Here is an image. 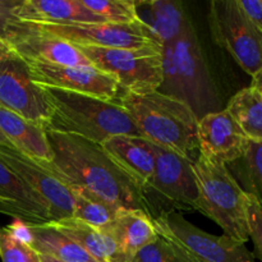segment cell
Returning <instances> with one entry per match:
<instances>
[{
	"label": "cell",
	"instance_id": "cell-1",
	"mask_svg": "<svg viewBox=\"0 0 262 262\" xmlns=\"http://www.w3.org/2000/svg\"><path fill=\"white\" fill-rule=\"evenodd\" d=\"M53 160L40 163L71 189H79L118 209L150 214L143 189L101 145L78 136L46 129Z\"/></svg>",
	"mask_w": 262,
	"mask_h": 262
},
{
	"label": "cell",
	"instance_id": "cell-2",
	"mask_svg": "<svg viewBox=\"0 0 262 262\" xmlns=\"http://www.w3.org/2000/svg\"><path fill=\"white\" fill-rule=\"evenodd\" d=\"M163 79L158 91L179 100L201 119L224 110L193 23L182 35L161 46Z\"/></svg>",
	"mask_w": 262,
	"mask_h": 262
},
{
	"label": "cell",
	"instance_id": "cell-3",
	"mask_svg": "<svg viewBox=\"0 0 262 262\" xmlns=\"http://www.w3.org/2000/svg\"><path fill=\"white\" fill-rule=\"evenodd\" d=\"M115 101L130 115L141 138L196 160L199 119L188 105L159 91L142 95L119 91Z\"/></svg>",
	"mask_w": 262,
	"mask_h": 262
},
{
	"label": "cell",
	"instance_id": "cell-4",
	"mask_svg": "<svg viewBox=\"0 0 262 262\" xmlns=\"http://www.w3.org/2000/svg\"><path fill=\"white\" fill-rule=\"evenodd\" d=\"M41 89L53 112L46 129L78 136L99 145L115 136L141 138L130 115L117 101L53 87Z\"/></svg>",
	"mask_w": 262,
	"mask_h": 262
},
{
	"label": "cell",
	"instance_id": "cell-5",
	"mask_svg": "<svg viewBox=\"0 0 262 262\" xmlns=\"http://www.w3.org/2000/svg\"><path fill=\"white\" fill-rule=\"evenodd\" d=\"M197 186L194 210L216 223L225 235L245 243L250 239L246 192L227 165L214 163L199 154L192 163Z\"/></svg>",
	"mask_w": 262,
	"mask_h": 262
},
{
	"label": "cell",
	"instance_id": "cell-6",
	"mask_svg": "<svg viewBox=\"0 0 262 262\" xmlns=\"http://www.w3.org/2000/svg\"><path fill=\"white\" fill-rule=\"evenodd\" d=\"M155 158V171L145 197L152 217L176 210H194L197 186L192 163L179 154L145 140Z\"/></svg>",
	"mask_w": 262,
	"mask_h": 262
},
{
	"label": "cell",
	"instance_id": "cell-7",
	"mask_svg": "<svg viewBox=\"0 0 262 262\" xmlns=\"http://www.w3.org/2000/svg\"><path fill=\"white\" fill-rule=\"evenodd\" d=\"M159 235L176 245L191 262H255L245 243L228 235H214L189 223L178 211L154 217Z\"/></svg>",
	"mask_w": 262,
	"mask_h": 262
},
{
	"label": "cell",
	"instance_id": "cell-8",
	"mask_svg": "<svg viewBox=\"0 0 262 262\" xmlns=\"http://www.w3.org/2000/svg\"><path fill=\"white\" fill-rule=\"evenodd\" d=\"M76 46V45H74ZM95 68L113 74L122 92L148 94L158 91L163 79L160 50L112 49L77 45Z\"/></svg>",
	"mask_w": 262,
	"mask_h": 262
},
{
	"label": "cell",
	"instance_id": "cell-9",
	"mask_svg": "<svg viewBox=\"0 0 262 262\" xmlns=\"http://www.w3.org/2000/svg\"><path fill=\"white\" fill-rule=\"evenodd\" d=\"M209 27L214 42L246 73L252 77L262 69V31L246 17L237 0H212Z\"/></svg>",
	"mask_w": 262,
	"mask_h": 262
},
{
	"label": "cell",
	"instance_id": "cell-10",
	"mask_svg": "<svg viewBox=\"0 0 262 262\" xmlns=\"http://www.w3.org/2000/svg\"><path fill=\"white\" fill-rule=\"evenodd\" d=\"M36 30L50 33L68 41L72 45L97 46L112 49H154L161 46L148 37L141 22L132 25H117L110 22L97 23H32Z\"/></svg>",
	"mask_w": 262,
	"mask_h": 262
},
{
	"label": "cell",
	"instance_id": "cell-11",
	"mask_svg": "<svg viewBox=\"0 0 262 262\" xmlns=\"http://www.w3.org/2000/svg\"><path fill=\"white\" fill-rule=\"evenodd\" d=\"M0 107L45 128L53 114L42 89L33 82L27 63L17 54L0 61Z\"/></svg>",
	"mask_w": 262,
	"mask_h": 262
},
{
	"label": "cell",
	"instance_id": "cell-12",
	"mask_svg": "<svg viewBox=\"0 0 262 262\" xmlns=\"http://www.w3.org/2000/svg\"><path fill=\"white\" fill-rule=\"evenodd\" d=\"M0 159L42 200L49 210L50 223L73 216V193L59 177L13 146L0 145Z\"/></svg>",
	"mask_w": 262,
	"mask_h": 262
},
{
	"label": "cell",
	"instance_id": "cell-13",
	"mask_svg": "<svg viewBox=\"0 0 262 262\" xmlns=\"http://www.w3.org/2000/svg\"><path fill=\"white\" fill-rule=\"evenodd\" d=\"M26 63L31 78L40 86L90 95L106 101H115L120 91L118 79L113 74L94 66L71 67L28 60Z\"/></svg>",
	"mask_w": 262,
	"mask_h": 262
},
{
	"label": "cell",
	"instance_id": "cell-14",
	"mask_svg": "<svg viewBox=\"0 0 262 262\" xmlns=\"http://www.w3.org/2000/svg\"><path fill=\"white\" fill-rule=\"evenodd\" d=\"M197 141L200 155L228 166L242 158L250 140L224 109L199 120Z\"/></svg>",
	"mask_w": 262,
	"mask_h": 262
},
{
	"label": "cell",
	"instance_id": "cell-15",
	"mask_svg": "<svg viewBox=\"0 0 262 262\" xmlns=\"http://www.w3.org/2000/svg\"><path fill=\"white\" fill-rule=\"evenodd\" d=\"M0 212L32 224L50 223L49 210L40 197L0 159Z\"/></svg>",
	"mask_w": 262,
	"mask_h": 262
},
{
	"label": "cell",
	"instance_id": "cell-16",
	"mask_svg": "<svg viewBox=\"0 0 262 262\" xmlns=\"http://www.w3.org/2000/svg\"><path fill=\"white\" fill-rule=\"evenodd\" d=\"M135 4L138 20L143 25L148 37L159 46L176 40L191 22L181 2L137 0Z\"/></svg>",
	"mask_w": 262,
	"mask_h": 262
},
{
	"label": "cell",
	"instance_id": "cell-17",
	"mask_svg": "<svg viewBox=\"0 0 262 262\" xmlns=\"http://www.w3.org/2000/svg\"><path fill=\"white\" fill-rule=\"evenodd\" d=\"M113 160L146 192L155 171V158L145 140L140 137L115 136L102 143Z\"/></svg>",
	"mask_w": 262,
	"mask_h": 262
},
{
	"label": "cell",
	"instance_id": "cell-18",
	"mask_svg": "<svg viewBox=\"0 0 262 262\" xmlns=\"http://www.w3.org/2000/svg\"><path fill=\"white\" fill-rule=\"evenodd\" d=\"M101 230L130 258L159 238L154 217L142 210L120 209L114 220Z\"/></svg>",
	"mask_w": 262,
	"mask_h": 262
},
{
	"label": "cell",
	"instance_id": "cell-19",
	"mask_svg": "<svg viewBox=\"0 0 262 262\" xmlns=\"http://www.w3.org/2000/svg\"><path fill=\"white\" fill-rule=\"evenodd\" d=\"M0 130L10 145L23 155L38 163L53 160V150L43 125L0 107Z\"/></svg>",
	"mask_w": 262,
	"mask_h": 262
},
{
	"label": "cell",
	"instance_id": "cell-20",
	"mask_svg": "<svg viewBox=\"0 0 262 262\" xmlns=\"http://www.w3.org/2000/svg\"><path fill=\"white\" fill-rule=\"evenodd\" d=\"M13 50L22 59L28 61L58 64V66L89 67V59L68 41L50 33L37 32L13 46Z\"/></svg>",
	"mask_w": 262,
	"mask_h": 262
},
{
	"label": "cell",
	"instance_id": "cell-21",
	"mask_svg": "<svg viewBox=\"0 0 262 262\" xmlns=\"http://www.w3.org/2000/svg\"><path fill=\"white\" fill-rule=\"evenodd\" d=\"M50 224L81 246L96 262H130L133 260L101 229L82 220L72 216L59 222H51Z\"/></svg>",
	"mask_w": 262,
	"mask_h": 262
},
{
	"label": "cell",
	"instance_id": "cell-22",
	"mask_svg": "<svg viewBox=\"0 0 262 262\" xmlns=\"http://www.w3.org/2000/svg\"><path fill=\"white\" fill-rule=\"evenodd\" d=\"M17 14L20 19L32 23L105 22L87 9L81 0H20Z\"/></svg>",
	"mask_w": 262,
	"mask_h": 262
},
{
	"label": "cell",
	"instance_id": "cell-23",
	"mask_svg": "<svg viewBox=\"0 0 262 262\" xmlns=\"http://www.w3.org/2000/svg\"><path fill=\"white\" fill-rule=\"evenodd\" d=\"M28 245L38 253L63 262H96L81 246L54 228L50 223H26Z\"/></svg>",
	"mask_w": 262,
	"mask_h": 262
},
{
	"label": "cell",
	"instance_id": "cell-24",
	"mask_svg": "<svg viewBox=\"0 0 262 262\" xmlns=\"http://www.w3.org/2000/svg\"><path fill=\"white\" fill-rule=\"evenodd\" d=\"M225 110L250 141H262V95L253 86L230 97Z\"/></svg>",
	"mask_w": 262,
	"mask_h": 262
},
{
	"label": "cell",
	"instance_id": "cell-25",
	"mask_svg": "<svg viewBox=\"0 0 262 262\" xmlns=\"http://www.w3.org/2000/svg\"><path fill=\"white\" fill-rule=\"evenodd\" d=\"M232 165L241 188L262 205V141H248L246 152Z\"/></svg>",
	"mask_w": 262,
	"mask_h": 262
},
{
	"label": "cell",
	"instance_id": "cell-26",
	"mask_svg": "<svg viewBox=\"0 0 262 262\" xmlns=\"http://www.w3.org/2000/svg\"><path fill=\"white\" fill-rule=\"evenodd\" d=\"M73 193V217L82 220L97 229H102L114 220L120 209L101 200L92 197L79 189H71Z\"/></svg>",
	"mask_w": 262,
	"mask_h": 262
},
{
	"label": "cell",
	"instance_id": "cell-27",
	"mask_svg": "<svg viewBox=\"0 0 262 262\" xmlns=\"http://www.w3.org/2000/svg\"><path fill=\"white\" fill-rule=\"evenodd\" d=\"M19 4L20 0H0V40L12 48L37 32L30 22L18 17Z\"/></svg>",
	"mask_w": 262,
	"mask_h": 262
},
{
	"label": "cell",
	"instance_id": "cell-28",
	"mask_svg": "<svg viewBox=\"0 0 262 262\" xmlns=\"http://www.w3.org/2000/svg\"><path fill=\"white\" fill-rule=\"evenodd\" d=\"M81 3L105 22L117 25L140 22L136 4L132 0H81Z\"/></svg>",
	"mask_w": 262,
	"mask_h": 262
},
{
	"label": "cell",
	"instance_id": "cell-29",
	"mask_svg": "<svg viewBox=\"0 0 262 262\" xmlns=\"http://www.w3.org/2000/svg\"><path fill=\"white\" fill-rule=\"evenodd\" d=\"M0 258L2 262H41L40 255L8 227L0 228Z\"/></svg>",
	"mask_w": 262,
	"mask_h": 262
},
{
	"label": "cell",
	"instance_id": "cell-30",
	"mask_svg": "<svg viewBox=\"0 0 262 262\" xmlns=\"http://www.w3.org/2000/svg\"><path fill=\"white\" fill-rule=\"evenodd\" d=\"M136 258L140 262H191L176 245L161 235L155 242L141 250Z\"/></svg>",
	"mask_w": 262,
	"mask_h": 262
},
{
	"label": "cell",
	"instance_id": "cell-31",
	"mask_svg": "<svg viewBox=\"0 0 262 262\" xmlns=\"http://www.w3.org/2000/svg\"><path fill=\"white\" fill-rule=\"evenodd\" d=\"M246 210L250 239L255 246V255L262 262V205L255 197L246 193Z\"/></svg>",
	"mask_w": 262,
	"mask_h": 262
},
{
	"label": "cell",
	"instance_id": "cell-32",
	"mask_svg": "<svg viewBox=\"0 0 262 262\" xmlns=\"http://www.w3.org/2000/svg\"><path fill=\"white\" fill-rule=\"evenodd\" d=\"M237 4L246 17L262 31V0H237Z\"/></svg>",
	"mask_w": 262,
	"mask_h": 262
},
{
	"label": "cell",
	"instance_id": "cell-33",
	"mask_svg": "<svg viewBox=\"0 0 262 262\" xmlns=\"http://www.w3.org/2000/svg\"><path fill=\"white\" fill-rule=\"evenodd\" d=\"M14 55L15 53L14 50H13L12 46L8 42H5V41L0 40V61L5 60V59L8 58H12V56Z\"/></svg>",
	"mask_w": 262,
	"mask_h": 262
},
{
	"label": "cell",
	"instance_id": "cell-34",
	"mask_svg": "<svg viewBox=\"0 0 262 262\" xmlns=\"http://www.w3.org/2000/svg\"><path fill=\"white\" fill-rule=\"evenodd\" d=\"M251 86H253L255 89H257L260 91V94L262 95V69H260L258 72H256L255 74L252 76V83Z\"/></svg>",
	"mask_w": 262,
	"mask_h": 262
},
{
	"label": "cell",
	"instance_id": "cell-35",
	"mask_svg": "<svg viewBox=\"0 0 262 262\" xmlns=\"http://www.w3.org/2000/svg\"><path fill=\"white\" fill-rule=\"evenodd\" d=\"M0 145H5V146H12L9 143V141L7 140V138H5V136L3 135V132L2 130H0Z\"/></svg>",
	"mask_w": 262,
	"mask_h": 262
},
{
	"label": "cell",
	"instance_id": "cell-36",
	"mask_svg": "<svg viewBox=\"0 0 262 262\" xmlns=\"http://www.w3.org/2000/svg\"><path fill=\"white\" fill-rule=\"evenodd\" d=\"M40 258H41V262H63V261H58L55 260V258H51V257H48V256H42V255H40Z\"/></svg>",
	"mask_w": 262,
	"mask_h": 262
},
{
	"label": "cell",
	"instance_id": "cell-37",
	"mask_svg": "<svg viewBox=\"0 0 262 262\" xmlns=\"http://www.w3.org/2000/svg\"><path fill=\"white\" fill-rule=\"evenodd\" d=\"M130 262H140V261H138V260H137V258H136V257H135V258H133V260H132V261H130Z\"/></svg>",
	"mask_w": 262,
	"mask_h": 262
}]
</instances>
